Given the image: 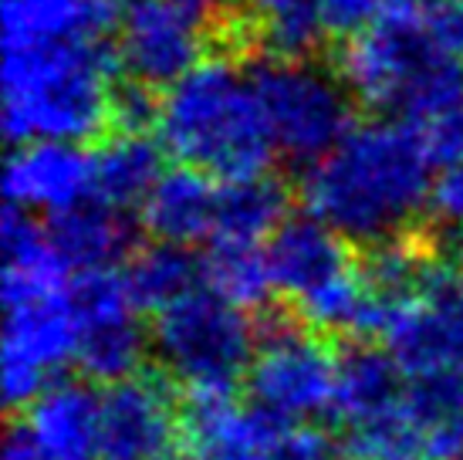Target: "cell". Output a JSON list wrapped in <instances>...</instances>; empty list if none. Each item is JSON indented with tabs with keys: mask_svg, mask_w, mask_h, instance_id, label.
Returning <instances> with one entry per match:
<instances>
[{
	"mask_svg": "<svg viewBox=\"0 0 463 460\" xmlns=\"http://www.w3.org/2000/svg\"><path fill=\"white\" fill-rule=\"evenodd\" d=\"M433 159L410 122L379 119L352 126L345 139L301 173L305 214L342 234L348 244H383L410 234L426 214Z\"/></svg>",
	"mask_w": 463,
	"mask_h": 460,
	"instance_id": "1",
	"label": "cell"
},
{
	"mask_svg": "<svg viewBox=\"0 0 463 460\" xmlns=\"http://www.w3.org/2000/svg\"><path fill=\"white\" fill-rule=\"evenodd\" d=\"M0 386L7 407L27 409L78 359L81 325L71 302L75 271L58 257L48 227H41L31 210L11 204L0 214Z\"/></svg>",
	"mask_w": 463,
	"mask_h": 460,
	"instance_id": "2",
	"label": "cell"
},
{
	"mask_svg": "<svg viewBox=\"0 0 463 460\" xmlns=\"http://www.w3.org/2000/svg\"><path fill=\"white\" fill-rule=\"evenodd\" d=\"M156 136L183 167L203 169L223 183L268 177L278 156L254 78L231 58H203L169 85Z\"/></svg>",
	"mask_w": 463,
	"mask_h": 460,
	"instance_id": "3",
	"label": "cell"
},
{
	"mask_svg": "<svg viewBox=\"0 0 463 460\" xmlns=\"http://www.w3.org/2000/svg\"><path fill=\"white\" fill-rule=\"evenodd\" d=\"M118 54L109 41L4 48V132L11 146L89 142L112 126Z\"/></svg>",
	"mask_w": 463,
	"mask_h": 460,
	"instance_id": "4",
	"label": "cell"
},
{
	"mask_svg": "<svg viewBox=\"0 0 463 460\" xmlns=\"http://www.w3.org/2000/svg\"><path fill=\"white\" fill-rule=\"evenodd\" d=\"M335 75L359 105L410 126L463 99L460 64L433 44L420 14L392 11L355 31L335 54Z\"/></svg>",
	"mask_w": 463,
	"mask_h": 460,
	"instance_id": "5",
	"label": "cell"
},
{
	"mask_svg": "<svg viewBox=\"0 0 463 460\" xmlns=\"http://www.w3.org/2000/svg\"><path fill=\"white\" fill-rule=\"evenodd\" d=\"M153 349L169 379L186 386L190 397L233 393L258 352V321L200 284L156 315Z\"/></svg>",
	"mask_w": 463,
	"mask_h": 460,
	"instance_id": "6",
	"label": "cell"
},
{
	"mask_svg": "<svg viewBox=\"0 0 463 460\" xmlns=\"http://www.w3.org/2000/svg\"><path fill=\"white\" fill-rule=\"evenodd\" d=\"M254 89L268 112L278 153L301 167L318 163L352 132V95L342 78L311 58H268L254 64Z\"/></svg>",
	"mask_w": 463,
	"mask_h": 460,
	"instance_id": "7",
	"label": "cell"
},
{
	"mask_svg": "<svg viewBox=\"0 0 463 460\" xmlns=\"http://www.w3.org/2000/svg\"><path fill=\"white\" fill-rule=\"evenodd\" d=\"M244 383L250 403L284 426L315 420L335 407L338 356L298 315L268 311L258 321V352Z\"/></svg>",
	"mask_w": 463,
	"mask_h": 460,
	"instance_id": "8",
	"label": "cell"
},
{
	"mask_svg": "<svg viewBox=\"0 0 463 460\" xmlns=\"http://www.w3.org/2000/svg\"><path fill=\"white\" fill-rule=\"evenodd\" d=\"M71 302L81 325L75 366L85 379L112 386L142 372L153 332L142 329V308L132 298L126 274L116 268L78 271L71 278Z\"/></svg>",
	"mask_w": 463,
	"mask_h": 460,
	"instance_id": "9",
	"label": "cell"
},
{
	"mask_svg": "<svg viewBox=\"0 0 463 460\" xmlns=\"http://www.w3.org/2000/svg\"><path fill=\"white\" fill-rule=\"evenodd\" d=\"M116 54L136 81L176 85L203 62V21L176 0H122Z\"/></svg>",
	"mask_w": 463,
	"mask_h": 460,
	"instance_id": "10",
	"label": "cell"
},
{
	"mask_svg": "<svg viewBox=\"0 0 463 460\" xmlns=\"http://www.w3.org/2000/svg\"><path fill=\"white\" fill-rule=\"evenodd\" d=\"M386 352L406 379L460 376L463 379V282L450 268L433 288L399 308L383 332Z\"/></svg>",
	"mask_w": 463,
	"mask_h": 460,
	"instance_id": "11",
	"label": "cell"
},
{
	"mask_svg": "<svg viewBox=\"0 0 463 460\" xmlns=\"http://www.w3.org/2000/svg\"><path fill=\"white\" fill-rule=\"evenodd\" d=\"M180 409L169 376L136 372L105 386L102 393V450L105 460H146L173 447L180 434Z\"/></svg>",
	"mask_w": 463,
	"mask_h": 460,
	"instance_id": "12",
	"label": "cell"
},
{
	"mask_svg": "<svg viewBox=\"0 0 463 460\" xmlns=\"http://www.w3.org/2000/svg\"><path fill=\"white\" fill-rule=\"evenodd\" d=\"M4 196L11 206L58 217L95 200V153L81 142H27L14 146L4 167Z\"/></svg>",
	"mask_w": 463,
	"mask_h": 460,
	"instance_id": "13",
	"label": "cell"
},
{
	"mask_svg": "<svg viewBox=\"0 0 463 460\" xmlns=\"http://www.w3.org/2000/svg\"><path fill=\"white\" fill-rule=\"evenodd\" d=\"M268 264L278 294L295 308L315 302L359 271L345 237L311 214H295L274 230L268 241Z\"/></svg>",
	"mask_w": 463,
	"mask_h": 460,
	"instance_id": "14",
	"label": "cell"
},
{
	"mask_svg": "<svg viewBox=\"0 0 463 460\" xmlns=\"http://www.w3.org/2000/svg\"><path fill=\"white\" fill-rule=\"evenodd\" d=\"M180 434L194 460H270L288 426L233 393H196L183 407Z\"/></svg>",
	"mask_w": 463,
	"mask_h": 460,
	"instance_id": "15",
	"label": "cell"
},
{
	"mask_svg": "<svg viewBox=\"0 0 463 460\" xmlns=\"http://www.w3.org/2000/svg\"><path fill=\"white\" fill-rule=\"evenodd\" d=\"M44 460H105L102 393L81 379H58L24 409L21 423Z\"/></svg>",
	"mask_w": 463,
	"mask_h": 460,
	"instance_id": "16",
	"label": "cell"
},
{
	"mask_svg": "<svg viewBox=\"0 0 463 460\" xmlns=\"http://www.w3.org/2000/svg\"><path fill=\"white\" fill-rule=\"evenodd\" d=\"M122 0H0L4 48L54 41H109L118 31Z\"/></svg>",
	"mask_w": 463,
	"mask_h": 460,
	"instance_id": "17",
	"label": "cell"
},
{
	"mask_svg": "<svg viewBox=\"0 0 463 460\" xmlns=\"http://www.w3.org/2000/svg\"><path fill=\"white\" fill-rule=\"evenodd\" d=\"M220 179L196 167H173L156 183L139 206L142 230L163 244L190 247L213 237L217 227Z\"/></svg>",
	"mask_w": 463,
	"mask_h": 460,
	"instance_id": "18",
	"label": "cell"
},
{
	"mask_svg": "<svg viewBox=\"0 0 463 460\" xmlns=\"http://www.w3.org/2000/svg\"><path fill=\"white\" fill-rule=\"evenodd\" d=\"M48 237H52L58 257L78 274V271L116 268L118 257L129 254L132 230L122 217V210L102 204V200H89L68 214L52 217Z\"/></svg>",
	"mask_w": 463,
	"mask_h": 460,
	"instance_id": "19",
	"label": "cell"
},
{
	"mask_svg": "<svg viewBox=\"0 0 463 460\" xmlns=\"http://www.w3.org/2000/svg\"><path fill=\"white\" fill-rule=\"evenodd\" d=\"M406 393V376L386 349L355 345L338 356V386L332 413L348 430L392 409Z\"/></svg>",
	"mask_w": 463,
	"mask_h": 460,
	"instance_id": "20",
	"label": "cell"
},
{
	"mask_svg": "<svg viewBox=\"0 0 463 460\" xmlns=\"http://www.w3.org/2000/svg\"><path fill=\"white\" fill-rule=\"evenodd\" d=\"M163 153V142L149 136L116 132L112 139H105L95 153V200L116 210L142 206L149 190L166 173Z\"/></svg>",
	"mask_w": 463,
	"mask_h": 460,
	"instance_id": "21",
	"label": "cell"
},
{
	"mask_svg": "<svg viewBox=\"0 0 463 460\" xmlns=\"http://www.w3.org/2000/svg\"><path fill=\"white\" fill-rule=\"evenodd\" d=\"M402 409L420 436L423 460H463V379H406Z\"/></svg>",
	"mask_w": 463,
	"mask_h": 460,
	"instance_id": "22",
	"label": "cell"
},
{
	"mask_svg": "<svg viewBox=\"0 0 463 460\" xmlns=\"http://www.w3.org/2000/svg\"><path fill=\"white\" fill-rule=\"evenodd\" d=\"M288 220V190L278 179H220L217 200V227L210 241L233 244H260L270 241L274 230Z\"/></svg>",
	"mask_w": 463,
	"mask_h": 460,
	"instance_id": "23",
	"label": "cell"
},
{
	"mask_svg": "<svg viewBox=\"0 0 463 460\" xmlns=\"http://www.w3.org/2000/svg\"><path fill=\"white\" fill-rule=\"evenodd\" d=\"M122 274L136 305L159 315L163 308L176 305L180 298L203 284V257H194V251L180 244L153 241L129 254Z\"/></svg>",
	"mask_w": 463,
	"mask_h": 460,
	"instance_id": "24",
	"label": "cell"
},
{
	"mask_svg": "<svg viewBox=\"0 0 463 460\" xmlns=\"http://www.w3.org/2000/svg\"><path fill=\"white\" fill-rule=\"evenodd\" d=\"M203 288L237 305L241 311L268 308L270 292H278L270 278L268 247L213 241L203 254Z\"/></svg>",
	"mask_w": 463,
	"mask_h": 460,
	"instance_id": "25",
	"label": "cell"
},
{
	"mask_svg": "<svg viewBox=\"0 0 463 460\" xmlns=\"http://www.w3.org/2000/svg\"><path fill=\"white\" fill-rule=\"evenodd\" d=\"M254 41L270 58H311L328 34L322 0H244Z\"/></svg>",
	"mask_w": 463,
	"mask_h": 460,
	"instance_id": "26",
	"label": "cell"
},
{
	"mask_svg": "<svg viewBox=\"0 0 463 460\" xmlns=\"http://www.w3.org/2000/svg\"><path fill=\"white\" fill-rule=\"evenodd\" d=\"M159 112H163V99L156 95L153 85L136 81V78L116 85V95H112V129L116 132L149 136L159 126Z\"/></svg>",
	"mask_w": 463,
	"mask_h": 460,
	"instance_id": "27",
	"label": "cell"
},
{
	"mask_svg": "<svg viewBox=\"0 0 463 460\" xmlns=\"http://www.w3.org/2000/svg\"><path fill=\"white\" fill-rule=\"evenodd\" d=\"M412 129L420 132L426 153L437 167L463 163V99L443 105L439 112H433Z\"/></svg>",
	"mask_w": 463,
	"mask_h": 460,
	"instance_id": "28",
	"label": "cell"
},
{
	"mask_svg": "<svg viewBox=\"0 0 463 460\" xmlns=\"http://www.w3.org/2000/svg\"><path fill=\"white\" fill-rule=\"evenodd\" d=\"M426 217L439 230H450L463 237V163L439 167L430 187Z\"/></svg>",
	"mask_w": 463,
	"mask_h": 460,
	"instance_id": "29",
	"label": "cell"
},
{
	"mask_svg": "<svg viewBox=\"0 0 463 460\" xmlns=\"http://www.w3.org/2000/svg\"><path fill=\"white\" fill-rule=\"evenodd\" d=\"M270 460H359L348 444L315 430V426H288Z\"/></svg>",
	"mask_w": 463,
	"mask_h": 460,
	"instance_id": "30",
	"label": "cell"
},
{
	"mask_svg": "<svg viewBox=\"0 0 463 460\" xmlns=\"http://www.w3.org/2000/svg\"><path fill=\"white\" fill-rule=\"evenodd\" d=\"M423 27L447 58H463V0H430L423 11Z\"/></svg>",
	"mask_w": 463,
	"mask_h": 460,
	"instance_id": "31",
	"label": "cell"
},
{
	"mask_svg": "<svg viewBox=\"0 0 463 460\" xmlns=\"http://www.w3.org/2000/svg\"><path fill=\"white\" fill-rule=\"evenodd\" d=\"M389 14V0H322V17L328 34L352 38L355 31L369 27Z\"/></svg>",
	"mask_w": 463,
	"mask_h": 460,
	"instance_id": "32",
	"label": "cell"
},
{
	"mask_svg": "<svg viewBox=\"0 0 463 460\" xmlns=\"http://www.w3.org/2000/svg\"><path fill=\"white\" fill-rule=\"evenodd\" d=\"M176 4H183L200 21H231L241 0H176Z\"/></svg>",
	"mask_w": 463,
	"mask_h": 460,
	"instance_id": "33",
	"label": "cell"
},
{
	"mask_svg": "<svg viewBox=\"0 0 463 460\" xmlns=\"http://www.w3.org/2000/svg\"><path fill=\"white\" fill-rule=\"evenodd\" d=\"M0 460H44L41 457V450L31 444V436H27L24 426H14L7 440H4V454Z\"/></svg>",
	"mask_w": 463,
	"mask_h": 460,
	"instance_id": "34",
	"label": "cell"
},
{
	"mask_svg": "<svg viewBox=\"0 0 463 460\" xmlns=\"http://www.w3.org/2000/svg\"><path fill=\"white\" fill-rule=\"evenodd\" d=\"M430 4V0H389V14L402 11V14H420Z\"/></svg>",
	"mask_w": 463,
	"mask_h": 460,
	"instance_id": "35",
	"label": "cell"
},
{
	"mask_svg": "<svg viewBox=\"0 0 463 460\" xmlns=\"http://www.w3.org/2000/svg\"><path fill=\"white\" fill-rule=\"evenodd\" d=\"M146 460H194L190 454H173V450H163V454H156V457H146Z\"/></svg>",
	"mask_w": 463,
	"mask_h": 460,
	"instance_id": "36",
	"label": "cell"
},
{
	"mask_svg": "<svg viewBox=\"0 0 463 460\" xmlns=\"http://www.w3.org/2000/svg\"><path fill=\"white\" fill-rule=\"evenodd\" d=\"M460 257H463V237H460Z\"/></svg>",
	"mask_w": 463,
	"mask_h": 460,
	"instance_id": "37",
	"label": "cell"
}]
</instances>
